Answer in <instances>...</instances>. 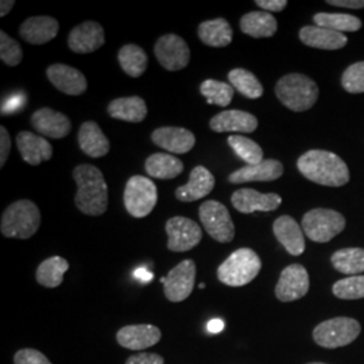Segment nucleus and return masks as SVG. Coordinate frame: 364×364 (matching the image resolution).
I'll use <instances>...</instances> for the list:
<instances>
[{
	"mask_svg": "<svg viewBox=\"0 0 364 364\" xmlns=\"http://www.w3.org/2000/svg\"><path fill=\"white\" fill-rule=\"evenodd\" d=\"M299 171L309 181L324 186L338 188L350 182L347 164L335 153L326 150H309L297 161Z\"/></svg>",
	"mask_w": 364,
	"mask_h": 364,
	"instance_id": "nucleus-1",
	"label": "nucleus"
},
{
	"mask_svg": "<svg viewBox=\"0 0 364 364\" xmlns=\"http://www.w3.org/2000/svg\"><path fill=\"white\" fill-rule=\"evenodd\" d=\"M73 178L77 183L75 203L78 210L88 216L105 215L108 208V186L99 168L84 164L73 170Z\"/></svg>",
	"mask_w": 364,
	"mask_h": 364,
	"instance_id": "nucleus-2",
	"label": "nucleus"
},
{
	"mask_svg": "<svg viewBox=\"0 0 364 364\" xmlns=\"http://www.w3.org/2000/svg\"><path fill=\"white\" fill-rule=\"evenodd\" d=\"M275 95L290 111L304 112L317 103L320 91L312 78L301 73H290L278 80Z\"/></svg>",
	"mask_w": 364,
	"mask_h": 364,
	"instance_id": "nucleus-3",
	"label": "nucleus"
},
{
	"mask_svg": "<svg viewBox=\"0 0 364 364\" xmlns=\"http://www.w3.org/2000/svg\"><path fill=\"white\" fill-rule=\"evenodd\" d=\"M41 210L31 200H18L1 215L0 231L6 237L30 239L38 231Z\"/></svg>",
	"mask_w": 364,
	"mask_h": 364,
	"instance_id": "nucleus-4",
	"label": "nucleus"
},
{
	"mask_svg": "<svg viewBox=\"0 0 364 364\" xmlns=\"http://www.w3.org/2000/svg\"><path fill=\"white\" fill-rule=\"evenodd\" d=\"M260 269L262 260L254 250L239 248L219 266L218 278L227 287H245L258 277Z\"/></svg>",
	"mask_w": 364,
	"mask_h": 364,
	"instance_id": "nucleus-5",
	"label": "nucleus"
},
{
	"mask_svg": "<svg viewBox=\"0 0 364 364\" xmlns=\"http://www.w3.org/2000/svg\"><path fill=\"white\" fill-rule=\"evenodd\" d=\"M362 326L351 317H333L320 323L313 329V340L317 346L335 350L346 347L359 338Z\"/></svg>",
	"mask_w": 364,
	"mask_h": 364,
	"instance_id": "nucleus-6",
	"label": "nucleus"
},
{
	"mask_svg": "<svg viewBox=\"0 0 364 364\" xmlns=\"http://www.w3.org/2000/svg\"><path fill=\"white\" fill-rule=\"evenodd\" d=\"M301 227L314 243H328L344 231L346 218L333 209H312L304 215Z\"/></svg>",
	"mask_w": 364,
	"mask_h": 364,
	"instance_id": "nucleus-7",
	"label": "nucleus"
},
{
	"mask_svg": "<svg viewBox=\"0 0 364 364\" xmlns=\"http://www.w3.org/2000/svg\"><path fill=\"white\" fill-rule=\"evenodd\" d=\"M123 201L132 218L142 219L149 216L158 201L156 183L144 176H132L126 183Z\"/></svg>",
	"mask_w": 364,
	"mask_h": 364,
	"instance_id": "nucleus-8",
	"label": "nucleus"
},
{
	"mask_svg": "<svg viewBox=\"0 0 364 364\" xmlns=\"http://www.w3.org/2000/svg\"><path fill=\"white\" fill-rule=\"evenodd\" d=\"M198 218L209 236L219 243H230L235 237V224L230 210L219 201L208 200L198 208Z\"/></svg>",
	"mask_w": 364,
	"mask_h": 364,
	"instance_id": "nucleus-9",
	"label": "nucleus"
},
{
	"mask_svg": "<svg viewBox=\"0 0 364 364\" xmlns=\"http://www.w3.org/2000/svg\"><path fill=\"white\" fill-rule=\"evenodd\" d=\"M154 54L166 70L177 72L186 68L191 60V49L185 39L177 34H165L156 39Z\"/></svg>",
	"mask_w": 364,
	"mask_h": 364,
	"instance_id": "nucleus-10",
	"label": "nucleus"
},
{
	"mask_svg": "<svg viewBox=\"0 0 364 364\" xmlns=\"http://www.w3.org/2000/svg\"><path fill=\"white\" fill-rule=\"evenodd\" d=\"M309 287L311 279L308 270L299 263H293L285 267L279 275L275 296L281 302H293L305 297Z\"/></svg>",
	"mask_w": 364,
	"mask_h": 364,
	"instance_id": "nucleus-11",
	"label": "nucleus"
},
{
	"mask_svg": "<svg viewBox=\"0 0 364 364\" xmlns=\"http://www.w3.org/2000/svg\"><path fill=\"white\" fill-rule=\"evenodd\" d=\"M168 248L173 252H185L195 248L203 239L200 225L188 218L176 216L166 221Z\"/></svg>",
	"mask_w": 364,
	"mask_h": 364,
	"instance_id": "nucleus-12",
	"label": "nucleus"
},
{
	"mask_svg": "<svg viewBox=\"0 0 364 364\" xmlns=\"http://www.w3.org/2000/svg\"><path fill=\"white\" fill-rule=\"evenodd\" d=\"M196 263L192 259L180 262L166 275L164 285L165 297L171 302H181L188 299L195 287Z\"/></svg>",
	"mask_w": 364,
	"mask_h": 364,
	"instance_id": "nucleus-13",
	"label": "nucleus"
},
{
	"mask_svg": "<svg viewBox=\"0 0 364 364\" xmlns=\"http://www.w3.org/2000/svg\"><path fill=\"white\" fill-rule=\"evenodd\" d=\"M105 43V28L95 22L87 21L72 28L68 36V46L73 53L88 54L99 50Z\"/></svg>",
	"mask_w": 364,
	"mask_h": 364,
	"instance_id": "nucleus-14",
	"label": "nucleus"
},
{
	"mask_svg": "<svg viewBox=\"0 0 364 364\" xmlns=\"http://www.w3.org/2000/svg\"><path fill=\"white\" fill-rule=\"evenodd\" d=\"M231 203L234 208L240 213H254L259 212H272L279 208L282 204V197L277 193H259L255 189L245 188L234 192L231 196Z\"/></svg>",
	"mask_w": 364,
	"mask_h": 364,
	"instance_id": "nucleus-15",
	"label": "nucleus"
},
{
	"mask_svg": "<svg viewBox=\"0 0 364 364\" xmlns=\"http://www.w3.org/2000/svg\"><path fill=\"white\" fill-rule=\"evenodd\" d=\"M31 126L39 135H45L52 139H63L72 130L69 117L49 107L39 108L31 115Z\"/></svg>",
	"mask_w": 364,
	"mask_h": 364,
	"instance_id": "nucleus-16",
	"label": "nucleus"
},
{
	"mask_svg": "<svg viewBox=\"0 0 364 364\" xmlns=\"http://www.w3.org/2000/svg\"><path fill=\"white\" fill-rule=\"evenodd\" d=\"M46 76L58 91L65 95L80 96L88 88L85 76L73 66L53 64L48 68Z\"/></svg>",
	"mask_w": 364,
	"mask_h": 364,
	"instance_id": "nucleus-17",
	"label": "nucleus"
},
{
	"mask_svg": "<svg viewBox=\"0 0 364 364\" xmlns=\"http://www.w3.org/2000/svg\"><path fill=\"white\" fill-rule=\"evenodd\" d=\"M161 331L158 326L150 324L123 326L117 333V343L131 351H144L161 340Z\"/></svg>",
	"mask_w": 364,
	"mask_h": 364,
	"instance_id": "nucleus-18",
	"label": "nucleus"
},
{
	"mask_svg": "<svg viewBox=\"0 0 364 364\" xmlns=\"http://www.w3.org/2000/svg\"><path fill=\"white\" fill-rule=\"evenodd\" d=\"M151 141L173 154H186L196 144L195 134L182 127H159L153 131Z\"/></svg>",
	"mask_w": 364,
	"mask_h": 364,
	"instance_id": "nucleus-19",
	"label": "nucleus"
},
{
	"mask_svg": "<svg viewBox=\"0 0 364 364\" xmlns=\"http://www.w3.org/2000/svg\"><path fill=\"white\" fill-rule=\"evenodd\" d=\"M16 147L22 159L31 166H38L41 162L52 159V144L46 138L30 131H21L16 135Z\"/></svg>",
	"mask_w": 364,
	"mask_h": 364,
	"instance_id": "nucleus-20",
	"label": "nucleus"
},
{
	"mask_svg": "<svg viewBox=\"0 0 364 364\" xmlns=\"http://www.w3.org/2000/svg\"><path fill=\"white\" fill-rule=\"evenodd\" d=\"M273 232L277 240L293 257H299L305 251L304 230L291 216H279L274 221Z\"/></svg>",
	"mask_w": 364,
	"mask_h": 364,
	"instance_id": "nucleus-21",
	"label": "nucleus"
},
{
	"mask_svg": "<svg viewBox=\"0 0 364 364\" xmlns=\"http://www.w3.org/2000/svg\"><path fill=\"white\" fill-rule=\"evenodd\" d=\"M60 23L53 16H30L19 27V36L31 45H43L57 37Z\"/></svg>",
	"mask_w": 364,
	"mask_h": 364,
	"instance_id": "nucleus-22",
	"label": "nucleus"
},
{
	"mask_svg": "<svg viewBox=\"0 0 364 364\" xmlns=\"http://www.w3.org/2000/svg\"><path fill=\"white\" fill-rule=\"evenodd\" d=\"M284 174V165L277 159H263L257 165H247L228 176L231 183L275 181Z\"/></svg>",
	"mask_w": 364,
	"mask_h": 364,
	"instance_id": "nucleus-23",
	"label": "nucleus"
},
{
	"mask_svg": "<svg viewBox=\"0 0 364 364\" xmlns=\"http://www.w3.org/2000/svg\"><path fill=\"white\" fill-rule=\"evenodd\" d=\"M213 174L204 166H196L191 171L189 181L176 189V197L182 203H193L201 200L213 191L215 188Z\"/></svg>",
	"mask_w": 364,
	"mask_h": 364,
	"instance_id": "nucleus-24",
	"label": "nucleus"
},
{
	"mask_svg": "<svg viewBox=\"0 0 364 364\" xmlns=\"http://www.w3.org/2000/svg\"><path fill=\"white\" fill-rule=\"evenodd\" d=\"M210 130L215 132H245L251 134L258 129V119L252 114L239 109L223 111L209 122Z\"/></svg>",
	"mask_w": 364,
	"mask_h": 364,
	"instance_id": "nucleus-25",
	"label": "nucleus"
},
{
	"mask_svg": "<svg viewBox=\"0 0 364 364\" xmlns=\"http://www.w3.org/2000/svg\"><path fill=\"white\" fill-rule=\"evenodd\" d=\"M299 39L306 46L321 50H338L348 43V38L343 33L318 26L302 27Z\"/></svg>",
	"mask_w": 364,
	"mask_h": 364,
	"instance_id": "nucleus-26",
	"label": "nucleus"
},
{
	"mask_svg": "<svg viewBox=\"0 0 364 364\" xmlns=\"http://www.w3.org/2000/svg\"><path fill=\"white\" fill-rule=\"evenodd\" d=\"M78 146L85 156L102 158L109 153L111 144L96 122H85L78 130Z\"/></svg>",
	"mask_w": 364,
	"mask_h": 364,
	"instance_id": "nucleus-27",
	"label": "nucleus"
},
{
	"mask_svg": "<svg viewBox=\"0 0 364 364\" xmlns=\"http://www.w3.org/2000/svg\"><path fill=\"white\" fill-rule=\"evenodd\" d=\"M108 115L129 123H141L147 117V105L142 97L130 96L112 100L107 107Z\"/></svg>",
	"mask_w": 364,
	"mask_h": 364,
	"instance_id": "nucleus-28",
	"label": "nucleus"
},
{
	"mask_svg": "<svg viewBox=\"0 0 364 364\" xmlns=\"http://www.w3.org/2000/svg\"><path fill=\"white\" fill-rule=\"evenodd\" d=\"M198 38L210 48H225L232 42V27L224 18L205 21L197 28Z\"/></svg>",
	"mask_w": 364,
	"mask_h": 364,
	"instance_id": "nucleus-29",
	"label": "nucleus"
},
{
	"mask_svg": "<svg viewBox=\"0 0 364 364\" xmlns=\"http://www.w3.org/2000/svg\"><path fill=\"white\" fill-rule=\"evenodd\" d=\"M144 170L153 178L173 180L183 171V164L177 156L168 153H156L146 159Z\"/></svg>",
	"mask_w": 364,
	"mask_h": 364,
	"instance_id": "nucleus-30",
	"label": "nucleus"
},
{
	"mask_svg": "<svg viewBox=\"0 0 364 364\" xmlns=\"http://www.w3.org/2000/svg\"><path fill=\"white\" fill-rule=\"evenodd\" d=\"M240 30L252 38H270L278 30V22L270 13L252 11L242 16Z\"/></svg>",
	"mask_w": 364,
	"mask_h": 364,
	"instance_id": "nucleus-31",
	"label": "nucleus"
},
{
	"mask_svg": "<svg viewBox=\"0 0 364 364\" xmlns=\"http://www.w3.org/2000/svg\"><path fill=\"white\" fill-rule=\"evenodd\" d=\"M117 61L120 68L130 77H141L149 65V58L144 49L138 45L129 43L120 48L117 53Z\"/></svg>",
	"mask_w": 364,
	"mask_h": 364,
	"instance_id": "nucleus-32",
	"label": "nucleus"
},
{
	"mask_svg": "<svg viewBox=\"0 0 364 364\" xmlns=\"http://www.w3.org/2000/svg\"><path fill=\"white\" fill-rule=\"evenodd\" d=\"M331 263L344 275H360L364 273V248L347 247L338 250L331 257Z\"/></svg>",
	"mask_w": 364,
	"mask_h": 364,
	"instance_id": "nucleus-33",
	"label": "nucleus"
},
{
	"mask_svg": "<svg viewBox=\"0 0 364 364\" xmlns=\"http://www.w3.org/2000/svg\"><path fill=\"white\" fill-rule=\"evenodd\" d=\"M69 270V263L63 257H52L43 260L37 269L36 279L41 287L54 289L64 281V274Z\"/></svg>",
	"mask_w": 364,
	"mask_h": 364,
	"instance_id": "nucleus-34",
	"label": "nucleus"
},
{
	"mask_svg": "<svg viewBox=\"0 0 364 364\" xmlns=\"http://www.w3.org/2000/svg\"><path fill=\"white\" fill-rule=\"evenodd\" d=\"M316 26L326 27L338 33H353L360 30L362 21L348 14L318 13L313 16Z\"/></svg>",
	"mask_w": 364,
	"mask_h": 364,
	"instance_id": "nucleus-35",
	"label": "nucleus"
},
{
	"mask_svg": "<svg viewBox=\"0 0 364 364\" xmlns=\"http://www.w3.org/2000/svg\"><path fill=\"white\" fill-rule=\"evenodd\" d=\"M228 81L232 88L247 99H259L263 95V87L259 80L247 69L236 68L228 73Z\"/></svg>",
	"mask_w": 364,
	"mask_h": 364,
	"instance_id": "nucleus-36",
	"label": "nucleus"
},
{
	"mask_svg": "<svg viewBox=\"0 0 364 364\" xmlns=\"http://www.w3.org/2000/svg\"><path fill=\"white\" fill-rule=\"evenodd\" d=\"M201 95L207 99L208 105H216L219 107H227L234 99V88L231 84L218 81V80H205L200 85Z\"/></svg>",
	"mask_w": 364,
	"mask_h": 364,
	"instance_id": "nucleus-37",
	"label": "nucleus"
},
{
	"mask_svg": "<svg viewBox=\"0 0 364 364\" xmlns=\"http://www.w3.org/2000/svg\"><path fill=\"white\" fill-rule=\"evenodd\" d=\"M228 144L232 147L236 156L243 159L247 165H257L263 161V150L260 149L259 144L250 138L231 135L228 138Z\"/></svg>",
	"mask_w": 364,
	"mask_h": 364,
	"instance_id": "nucleus-38",
	"label": "nucleus"
},
{
	"mask_svg": "<svg viewBox=\"0 0 364 364\" xmlns=\"http://www.w3.org/2000/svg\"><path fill=\"white\" fill-rule=\"evenodd\" d=\"M332 293L340 299H364V275L343 278L333 284Z\"/></svg>",
	"mask_w": 364,
	"mask_h": 364,
	"instance_id": "nucleus-39",
	"label": "nucleus"
},
{
	"mask_svg": "<svg viewBox=\"0 0 364 364\" xmlns=\"http://www.w3.org/2000/svg\"><path fill=\"white\" fill-rule=\"evenodd\" d=\"M0 60L9 66L19 65L23 60V50L19 42L11 38L6 31H0Z\"/></svg>",
	"mask_w": 364,
	"mask_h": 364,
	"instance_id": "nucleus-40",
	"label": "nucleus"
},
{
	"mask_svg": "<svg viewBox=\"0 0 364 364\" xmlns=\"http://www.w3.org/2000/svg\"><path fill=\"white\" fill-rule=\"evenodd\" d=\"M341 85L348 93H363L364 61L355 63L344 70L341 76Z\"/></svg>",
	"mask_w": 364,
	"mask_h": 364,
	"instance_id": "nucleus-41",
	"label": "nucleus"
},
{
	"mask_svg": "<svg viewBox=\"0 0 364 364\" xmlns=\"http://www.w3.org/2000/svg\"><path fill=\"white\" fill-rule=\"evenodd\" d=\"M14 364H52L50 360L37 350L25 348L16 352L14 356Z\"/></svg>",
	"mask_w": 364,
	"mask_h": 364,
	"instance_id": "nucleus-42",
	"label": "nucleus"
},
{
	"mask_svg": "<svg viewBox=\"0 0 364 364\" xmlns=\"http://www.w3.org/2000/svg\"><path fill=\"white\" fill-rule=\"evenodd\" d=\"M11 151V139L10 134L4 126L0 127V168H3L9 159Z\"/></svg>",
	"mask_w": 364,
	"mask_h": 364,
	"instance_id": "nucleus-43",
	"label": "nucleus"
},
{
	"mask_svg": "<svg viewBox=\"0 0 364 364\" xmlns=\"http://www.w3.org/2000/svg\"><path fill=\"white\" fill-rule=\"evenodd\" d=\"M126 364H165V360L161 355L158 353H147V352H142L138 355H132Z\"/></svg>",
	"mask_w": 364,
	"mask_h": 364,
	"instance_id": "nucleus-44",
	"label": "nucleus"
},
{
	"mask_svg": "<svg viewBox=\"0 0 364 364\" xmlns=\"http://www.w3.org/2000/svg\"><path fill=\"white\" fill-rule=\"evenodd\" d=\"M255 4L266 13H281L287 9V0H255Z\"/></svg>",
	"mask_w": 364,
	"mask_h": 364,
	"instance_id": "nucleus-45",
	"label": "nucleus"
},
{
	"mask_svg": "<svg viewBox=\"0 0 364 364\" xmlns=\"http://www.w3.org/2000/svg\"><path fill=\"white\" fill-rule=\"evenodd\" d=\"M326 3L335 7H344L352 10L364 9V0H326Z\"/></svg>",
	"mask_w": 364,
	"mask_h": 364,
	"instance_id": "nucleus-46",
	"label": "nucleus"
},
{
	"mask_svg": "<svg viewBox=\"0 0 364 364\" xmlns=\"http://www.w3.org/2000/svg\"><path fill=\"white\" fill-rule=\"evenodd\" d=\"M134 277H135L136 279H139L141 282H149V281L153 279V274L150 273L146 267L136 269V270L134 272Z\"/></svg>",
	"mask_w": 364,
	"mask_h": 364,
	"instance_id": "nucleus-47",
	"label": "nucleus"
},
{
	"mask_svg": "<svg viewBox=\"0 0 364 364\" xmlns=\"http://www.w3.org/2000/svg\"><path fill=\"white\" fill-rule=\"evenodd\" d=\"M224 329V323L220 318H213L208 323V331L210 333H220Z\"/></svg>",
	"mask_w": 364,
	"mask_h": 364,
	"instance_id": "nucleus-48",
	"label": "nucleus"
},
{
	"mask_svg": "<svg viewBox=\"0 0 364 364\" xmlns=\"http://www.w3.org/2000/svg\"><path fill=\"white\" fill-rule=\"evenodd\" d=\"M14 4H15L14 0H3L0 3V16H6L10 13L13 10Z\"/></svg>",
	"mask_w": 364,
	"mask_h": 364,
	"instance_id": "nucleus-49",
	"label": "nucleus"
},
{
	"mask_svg": "<svg viewBox=\"0 0 364 364\" xmlns=\"http://www.w3.org/2000/svg\"><path fill=\"white\" fill-rule=\"evenodd\" d=\"M200 289H205V284H204V282L200 284Z\"/></svg>",
	"mask_w": 364,
	"mask_h": 364,
	"instance_id": "nucleus-50",
	"label": "nucleus"
},
{
	"mask_svg": "<svg viewBox=\"0 0 364 364\" xmlns=\"http://www.w3.org/2000/svg\"><path fill=\"white\" fill-rule=\"evenodd\" d=\"M308 364H326V363H321V362H313V363H308Z\"/></svg>",
	"mask_w": 364,
	"mask_h": 364,
	"instance_id": "nucleus-51",
	"label": "nucleus"
}]
</instances>
